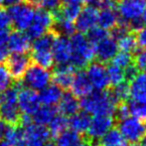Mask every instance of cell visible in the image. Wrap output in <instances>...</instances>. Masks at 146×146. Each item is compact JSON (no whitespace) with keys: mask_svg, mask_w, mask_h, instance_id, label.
Returning <instances> with one entry per match:
<instances>
[{"mask_svg":"<svg viewBox=\"0 0 146 146\" xmlns=\"http://www.w3.org/2000/svg\"><path fill=\"white\" fill-rule=\"evenodd\" d=\"M0 146H10L9 144H8L7 142H6V141H0Z\"/></svg>","mask_w":146,"mask_h":146,"instance_id":"680465c9","label":"cell"},{"mask_svg":"<svg viewBox=\"0 0 146 146\" xmlns=\"http://www.w3.org/2000/svg\"><path fill=\"white\" fill-rule=\"evenodd\" d=\"M10 26H11V19L8 10L0 7V29H8Z\"/></svg>","mask_w":146,"mask_h":146,"instance_id":"ee69618b","label":"cell"},{"mask_svg":"<svg viewBox=\"0 0 146 146\" xmlns=\"http://www.w3.org/2000/svg\"><path fill=\"white\" fill-rule=\"evenodd\" d=\"M115 121L113 116L111 115H94L92 118L90 124L88 126V133L86 135L94 142V146L98 141L110 130L111 127L114 126Z\"/></svg>","mask_w":146,"mask_h":146,"instance_id":"30bf717a","label":"cell"},{"mask_svg":"<svg viewBox=\"0 0 146 146\" xmlns=\"http://www.w3.org/2000/svg\"><path fill=\"white\" fill-rule=\"evenodd\" d=\"M110 35V34L108 30L100 27L98 25H96L88 31L86 36H87L88 40L90 41L92 45H96V44H98V42H100L102 40L106 39V37H108Z\"/></svg>","mask_w":146,"mask_h":146,"instance_id":"8d00e7d4","label":"cell"},{"mask_svg":"<svg viewBox=\"0 0 146 146\" xmlns=\"http://www.w3.org/2000/svg\"><path fill=\"white\" fill-rule=\"evenodd\" d=\"M8 52L12 54H24L31 49V39L27 34L22 31H13L9 34L8 42L6 45Z\"/></svg>","mask_w":146,"mask_h":146,"instance_id":"ac0fdd59","label":"cell"},{"mask_svg":"<svg viewBox=\"0 0 146 146\" xmlns=\"http://www.w3.org/2000/svg\"><path fill=\"white\" fill-rule=\"evenodd\" d=\"M75 146H94V142H92V141L87 136V135L83 134V137H82L81 141L78 142Z\"/></svg>","mask_w":146,"mask_h":146,"instance_id":"7dc6e473","label":"cell"},{"mask_svg":"<svg viewBox=\"0 0 146 146\" xmlns=\"http://www.w3.org/2000/svg\"><path fill=\"white\" fill-rule=\"evenodd\" d=\"M132 63L139 70H144L146 67V48H137L133 53Z\"/></svg>","mask_w":146,"mask_h":146,"instance_id":"f35d334b","label":"cell"},{"mask_svg":"<svg viewBox=\"0 0 146 146\" xmlns=\"http://www.w3.org/2000/svg\"><path fill=\"white\" fill-rule=\"evenodd\" d=\"M144 70H145V74H146V67H145V69H144Z\"/></svg>","mask_w":146,"mask_h":146,"instance_id":"6125c7cd","label":"cell"},{"mask_svg":"<svg viewBox=\"0 0 146 146\" xmlns=\"http://www.w3.org/2000/svg\"><path fill=\"white\" fill-rule=\"evenodd\" d=\"M17 92L15 88H8L3 94V102L0 106V117L8 125L20 126L21 110L17 102Z\"/></svg>","mask_w":146,"mask_h":146,"instance_id":"277c9868","label":"cell"},{"mask_svg":"<svg viewBox=\"0 0 146 146\" xmlns=\"http://www.w3.org/2000/svg\"><path fill=\"white\" fill-rule=\"evenodd\" d=\"M17 102L23 113L32 115L40 106L39 94L29 88H21L17 92Z\"/></svg>","mask_w":146,"mask_h":146,"instance_id":"5bb4252c","label":"cell"},{"mask_svg":"<svg viewBox=\"0 0 146 146\" xmlns=\"http://www.w3.org/2000/svg\"><path fill=\"white\" fill-rule=\"evenodd\" d=\"M123 72H124V79L125 81H127L128 83L132 82L133 80L135 79L137 75L140 73V70L136 67L133 63H131L130 65L127 66L125 69H123Z\"/></svg>","mask_w":146,"mask_h":146,"instance_id":"b9f144b4","label":"cell"},{"mask_svg":"<svg viewBox=\"0 0 146 146\" xmlns=\"http://www.w3.org/2000/svg\"><path fill=\"white\" fill-rule=\"evenodd\" d=\"M110 62L112 65H115L121 69H125L127 66L132 63V54L120 51L119 53H116L115 56L112 58Z\"/></svg>","mask_w":146,"mask_h":146,"instance_id":"74e56055","label":"cell"},{"mask_svg":"<svg viewBox=\"0 0 146 146\" xmlns=\"http://www.w3.org/2000/svg\"><path fill=\"white\" fill-rule=\"evenodd\" d=\"M72 53L73 50H72L71 41L68 37L62 36V35L55 37L52 47V54L54 62L57 65L69 64Z\"/></svg>","mask_w":146,"mask_h":146,"instance_id":"e0dca14e","label":"cell"},{"mask_svg":"<svg viewBox=\"0 0 146 146\" xmlns=\"http://www.w3.org/2000/svg\"><path fill=\"white\" fill-rule=\"evenodd\" d=\"M58 113V110L54 106H39L38 110L31 115L32 121L37 124L46 125L49 124L50 121L54 118Z\"/></svg>","mask_w":146,"mask_h":146,"instance_id":"83f0119b","label":"cell"},{"mask_svg":"<svg viewBox=\"0 0 146 146\" xmlns=\"http://www.w3.org/2000/svg\"><path fill=\"white\" fill-rule=\"evenodd\" d=\"M84 0H65V3H72V4H82Z\"/></svg>","mask_w":146,"mask_h":146,"instance_id":"f5cc1de1","label":"cell"},{"mask_svg":"<svg viewBox=\"0 0 146 146\" xmlns=\"http://www.w3.org/2000/svg\"><path fill=\"white\" fill-rule=\"evenodd\" d=\"M3 138H5V141L9 145L15 144L16 142L23 139V129H22V126L8 125Z\"/></svg>","mask_w":146,"mask_h":146,"instance_id":"d590c367","label":"cell"},{"mask_svg":"<svg viewBox=\"0 0 146 146\" xmlns=\"http://www.w3.org/2000/svg\"><path fill=\"white\" fill-rule=\"evenodd\" d=\"M40 4L43 9L54 13L61 7V0H42Z\"/></svg>","mask_w":146,"mask_h":146,"instance_id":"7bdbcfd3","label":"cell"},{"mask_svg":"<svg viewBox=\"0 0 146 146\" xmlns=\"http://www.w3.org/2000/svg\"><path fill=\"white\" fill-rule=\"evenodd\" d=\"M90 121H92V117L90 113H88L85 110H82L71 116V118L69 119V126L71 127L72 130L80 134H85V132L88 131Z\"/></svg>","mask_w":146,"mask_h":146,"instance_id":"484cf974","label":"cell"},{"mask_svg":"<svg viewBox=\"0 0 146 146\" xmlns=\"http://www.w3.org/2000/svg\"><path fill=\"white\" fill-rule=\"evenodd\" d=\"M23 139L28 146H44L51 139V134L45 125L30 123L24 126Z\"/></svg>","mask_w":146,"mask_h":146,"instance_id":"4fadbf2b","label":"cell"},{"mask_svg":"<svg viewBox=\"0 0 146 146\" xmlns=\"http://www.w3.org/2000/svg\"><path fill=\"white\" fill-rule=\"evenodd\" d=\"M8 13L11 19V25H13L16 30L24 32L27 31L32 23L35 9L31 4L21 2L16 5L10 6Z\"/></svg>","mask_w":146,"mask_h":146,"instance_id":"52a82bcc","label":"cell"},{"mask_svg":"<svg viewBox=\"0 0 146 146\" xmlns=\"http://www.w3.org/2000/svg\"><path fill=\"white\" fill-rule=\"evenodd\" d=\"M145 1H146V0H145Z\"/></svg>","mask_w":146,"mask_h":146,"instance_id":"be15d7a7","label":"cell"},{"mask_svg":"<svg viewBox=\"0 0 146 146\" xmlns=\"http://www.w3.org/2000/svg\"><path fill=\"white\" fill-rule=\"evenodd\" d=\"M96 146H129V142L122 136L116 126H113L98 141Z\"/></svg>","mask_w":146,"mask_h":146,"instance_id":"cb8c5ba5","label":"cell"},{"mask_svg":"<svg viewBox=\"0 0 146 146\" xmlns=\"http://www.w3.org/2000/svg\"><path fill=\"white\" fill-rule=\"evenodd\" d=\"M52 73L37 64H31L22 79L24 86L34 90H41L50 84Z\"/></svg>","mask_w":146,"mask_h":146,"instance_id":"8992f818","label":"cell"},{"mask_svg":"<svg viewBox=\"0 0 146 146\" xmlns=\"http://www.w3.org/2000/svg\"><path fill=\"white\" fill-rule=\"evenodd\" d=\"M75 70L70 64L65 65H57L52 73L53 83L60 87L62 90H70L71 84L73 82V78L75 75Z\"/></svg>","mask_w":146,"mask_h":146,"instance_id":"ffe728a7","label":"cell"},{"mask_svg":"<svg viewBox=\"0 0 146 146\" xmlns=\"http://www.w3.org/2000/svg\"><path fill=\"white\" fill-rule=\"evenodd\" d=\"M118 14L115 7H102L98 11V24L106 30H112L118 23Z\"/></svg>","mask_w":146,"mask_h":146,"instance_id":"7402d4cb","label":"cell"},{"mask_svg":"<svg viewBox=\"0 0 146 146\" xmlns=\"http://www.w3.org/2000/svg\"><path fill=\"white\" fill-rule=\"evenodd\" d=\"M55 37V32H48L43 36L35 39L34 43L31 46V59L35 62V64L48 70L51 69L55 63L52 54V47Z\"/></svg>","mask_w":146,"mask_h":146,"instance_id":"3957f363","label":"cell"},{"mask_svg":"<svg viewBox=\"0 0 146 146\" xmlns=\"http://www.w3.org/2000/svg\"><path fill=\"white\" fill-rule=\"evenodd\" d=\"M12 146H28V144L26 143V141L24 139H21V140H19L18 142H16L15 144H13Z\"/></svg>","mask_w":146,"mask_h":146,"instance_id":"db71d44e","label":"cell"},{"mask_svg":"<svg viewBox=\"0 0 146 146\" xmlns=\"http://www.w3.org/2000/svg\"><path fill=\"white\" fill-rule=\"evenodd\" d=\"M106 72H108V80H110V87H113V86L121 83V82H123L125 80L123 69L117 67V66H115V65L108 64V66H106Z\"/></svg>","mask_w":146,"mask_h":146,"instance_id":"e575fe53","label":"cell"},{"mask_svg":"<svg viewBox=\"0 0 146 146\" xmlns=\"http://www.w3.org/2000/svg\"><path fill=\"white\" fill-rule=\"evenodd\" d=\"M21 2H23V0H0V6L10 7V6L21 3Z\"/></svg>","mask_w":146,"mask_h":146,"instance_id":"c3c4849f","label":"cell"},{"mask_svg":"<svg viewBox=\"0 0 146 146\" xmlns=\"http://www.w3.org/2000/svg\"><path fill=\"white\" fill-rule=\"evenodd\" d=\"M98 7L96 5H87L82 8L79 16L75 20V27L81 33H87L90 28L98 24Z\"/></svg>","mask_w":146,"mask_h":146,"instance_id":"2e32d148","label":"cell"},{"mask_svg":"<svg viewBox=\"0 0 146 146\" xmlns=\"http://www.w3.org/2000/svg\"><path fill=\"white\" fill-rule=\"evenodd\" d=\"M92 86L88 80L85 70L76 71L71 84V92L77 98H84L92 92Z\"/></svg>","mask_w":146,"mask_h":146,"instance_id":"d6986e66","label":"cell"},{"mask_svg":"<svg viewBox=\"0 0 146 146\" xmlns=\"http://www.w3.org/2000/svg\"><path fill=\"white\" fill-rule=\"evenodd\" d=\"M6 128H7V124H6V123L3 121V119L0 117V139L4 137Z\"/></svg>","mask_w":146,"mask_h":146,"instance_id":"f907efd6","label":"cell"},{"mask_svg":"<svg viewBox=\"0 0 146 146\" xmlns=\"http://www.w3.org/2000/svg\"><path fill=\"white\" fill-rule=\"evenodd\" d=\"M104 1H108V2H114V3H116L118 0H104Z\"/></svg>","mask_w":146,"mask_h":146,"instance_id":"94428289","label":"cell"},{"mask_svg":"<svg viewBox=\"0 0 146 146\" xmlns=\"http://www.w3.org/2000/svg\"><path fill=\"white\" fill-rule=\"evenodd\" d=\"M116 43L118 50L122 51V52L130 53V54L134 53L138 48L135 33L132 32H127L121 37H119L116 40Z\"/></svg>","mask_w":146,"mask_h":146,"instance_id":"f1b7e54d","label":"cell"},{"mask_svg":"<svg viewBox=\"0 0 146 146\" xmlns=\"http://www.w3.org/2000/svg\"><path fill=\"white\" fill-rule=\"evenodd\" d=\"M2 102H3V94H1V92H0V106H1Z\"/></svg>","mask_w":146,"mask_h":146,"instance_id":"91938a15","label":"cell"},{"mask_svg":"<svg viewBox=\"0 0 146 146\" xmlns=\"http://www.w3.org/2000/svg\"><path fill=\"white\" fill-rule=\"evenodd\" d=\"M9 30L8 29H0V46L6 47L9 38Z\"/></svg>","mask_w":146,"mask_h":146,"instance_id":"bcb514c9","label":"cell"},{"mask_svg":"<svg viewBox=\"0 0 146 146\" xmlns=\"http://www.w3.org/2000/svg\"><path fill=\"white\" fill-rule=\"evenodd\" d=\"M84 2H85V3H87V4H88V5H96V6H98L100 0H84Z\"/></svg>","mask_w":146,"mask_h":146,"instance_id":"816d5d0a","label":"cell"},{"mask_svg":"<svg viewBox=\"0 0 146 146\" xmlns=\"http://www.w3.org/2000/svg\"><path fill=\"white\" fill-rule=\"evenodd\" d=\"M117 128L128 142L135 143L146 136V122L133 116H128L116 123Z\"/></svg>","mask_w":146,"mask_h":146,"instance_id":"5b68a950","label":"cell"},{"mask_svg":"<svg viewBox=\"0 0 146 146\" xmlns=\"http://www.w3.org/2000/svg\"><path fill=\"white\" fill-rule=\"evenodd\" d=\"M59 106L57 108L58 112L65 116H72L78 111H80V102L77 96H75L71 92L67 90L64 92L61 100L58 102Z\"/></svg>","mask_w":146,"mask_h":146,"instance_id":"44dd1931","label":"cell"},{"mask_svg":"<svg viewBox=\"0 0 146 146\" xmlns=\"http://www.w3.org/2000/svg\"><path fill=\"white\" fill-rule=\"evenodd\" d=\"M110 90L113 98L116 100L118 104L120 102H126L130 96V90H129V83L127 81H123L117 85L110 87Z\"/></svg>","mask_w":146,"mask_h":146,"instance_id":"4dcf8cb0","label":"cell"},{"mask_svg":"<svg viewBox=\"0 0 146 146\" xmlns=\"http://www.w3.org/2000/svg\"><path fill=\"white\" fill-rule=\"evenodd\" d=\"M53 25H54L53 14L41 8V9L35 10L34 18L29 28L27 29L26 34L31 40H35L46 33L50 32V30L53 28Z\"/></svg>","mask_w":146,"mask_h":146,"instance_id":"ba28073f","label":"cell"},{"mask_svg":"<svg viewBox=\"0 0 146 146\" xmlns=\"http://www.w3.org/2000/svg\"><path fill=\"white\" fill-rule=\"evenodd\" d=\"M8 56V50L6 47L0 46V64H2Z\"/></svg>","mask_w":146,"mask_h":146,"instance_id":"681fc988","label":"cell"},{"mask_svg":"<svg viewBox=\"0 0 146 146\" xmlns=\"http://www.w3.org/2000/svg\"><path fill=\"white\" fill-rule=\"evenodd\" d=\"M69 127V119L63 114L56 115L49 123V131L52 138H57L62 132Z\"/></svg>","mask_w":146,"mask_h":146,"instance_id":"f546056e","label":"cell"},{"mask_svg":"<svg viewBox=\"0 0 146 146\" xmlns=\"http://www.w3.org/2000/svg\"><path fill=\"white\" fill-rule=\"evenodd\" d=\"M44 146H56V144H55L54 142H53V141H51V140H49L48 142L46 143V144H45Z\"/></svg>","mask_w":146,"mask_h":146,"instance_id":"6f0895ef","label":"cell"},{"mask_svg":"<svg viewBox=\"0 0 146 146\" xmlns=\"http://www.w3.org/2000/svg\"><path fill=\"white\" fill-rule=\"evenodd\" d=\"M72 57L69 64L74 68L75 71L85 70L88 64L94 60V45L88 40L84 33H74L71 36Z\"/></svg>","mask_w":146,"mask_h":146,"instance_id":"7a4b0ae2","label":"cell"},{"mask_svg":"<svg viewBox=\"0 0 146 146\" xmlns=\"http://www.w3.org/2000/svg\"><path fill=\"white\" fill-rule=\"evenodd\" d=\"M117 51L118 47L116 40L110 35L106 39L94 45V57H96L94 59H96V62L108 65L115 56Z\"/></svg>","mask_w":146,"mask_h":146,"instance_id":"9a60e30c","label":"cell"},{"mask_svg":"<svg viewBox=\"0 0 146 146\" xmlns=\"http://www.w3.org/2000/svg\"><path fill=\"white\" fill-rule=\"evenodd\" d=\"M86 69H87L86 74H87L92 88L100 90L110 88V80H108V72H106V65L96 61L88 64Z\"/></svg>","mask_w":146,"mask_h":146,"instance_id":"8fae6325","label":"cell"},{"mask_svg":"<svg viewBox=\"0 0 146 146\" xmlns=\"http://www.w3.org/2000/svg\"><path fill=\"white\" fill-rule=\"evenodd\" d=\"M11 79L7 68L4 65L0 64V92L7 90L11 86Z\"/></svg>","mask_w":146,"mask_h":146,"instance_id":"ab89813d","label":"cell"},{"mask_svg":"<svg viewBox=\"0 0 146 146\" xmlns=\"http://www.w3.org/2000/svg\"><path fill=\"white\" fill-rule=\"evenodd\" d=\"M82 137L83 134L74 130H65L56 138V146H75L81 141Z\"/></svg>","mask_w":146,"mask_h":146,"instance_id":"1f68e13d","label":"cell"},{"mask_svg":"<svg viewBox=\"0 0 146 146\" xmlns=\"http://www.w3.org/2000/svg\"><path fill=\"white\" fill-rule=\"evenodd\" d=\"M118 104L116 100L108 90H92L90 94L82 98L80 100V108L94 115H111L115 111Z\"/></svg>","mask_w":146,"mask_h":146,"instance_id":"6da1fadb","label":"cell"},{"mask_svg":"<svg viewBox=\"0 0 146 146\" xmlns=\"http://www.w3.org/2000/svg\"><path fill=\"white\" fill-rule=\"evenodd\" d=\"M82 8H83L82 7V4L65 3L57 11H55L52 14H53V17H54V20L64 19V20H68V21L75 22V20L77 19L80 12H81Z\"/></svg>","mask_w":146,"mask_h":146,"instance_id":"4316f807","label":"cell"},{"mask_svg":"<svg viewBox=\"0 0 146 146\" xmlns=\"http://www.w3.org/2000/svg\"><path fill=\"white\" fill-rule=\"evenodd\" d=\"M145 7V0H118L115 5L119 20L125 23L141 18Z\"/></svg>","mask_w":146,"mask_h":146,"instance_id":"9c48e42d","label":"cell"},{"mask_svg":"<svg viewBox=\"0 0 146 146\" xmlns=\"http://www.w3.org/2000/svg\"><path fill=\"white\" fill-rule=\"evenodd\" d=\"M28 4H31V5H36V4H40L42 0H26Z\"/></svg>","mask_w":146,"mask_h":146,"instance_id":"11a10c76","label":"cell"},{"mask_svg":"<svg viewBox=\"0 0 146 146\" xmlns=\"http://www.w3.org/2000/svg\"><path fill=\"white\" fill-rule=\"evenodd\" d=\"M127 106L131 115L146 122V102H138L131 98L127 100Z\"/></svg>","mask_w":146,"mask_h":146,"instance_id":"d6a6232c","label":"cell"},{"mask_svg":"<svg viewBox=\"0 0 146 146\" xmlns=\"http://www.w3.org/2000/svg\"><path fill=\"white\" fill-rule=\"evenodd\" d=\"M38 94L40 104H43L44 106H54L61 100L63 96V90L55 84H52L41 90L40 94Z\"/></svg>","mask_w":146,"mask_h":146,"instance_id":"603a6c76","label":"cell"},{"mask_svg":"<svg viewBox=\"0 0 146 146\" xmlns=\"http://www.w3.org/2000/svg\"><path fill=\"white\" fill-rule=\"evenodd\" d=\"M31 65V57L24 54H15L13 53L6 58V65L8 73L10 77L14 79V81H21L24 77V74L27 71L28 67Z\"/></svg>","mask_w":146,"mask_h":146,"instance_id":"7c38bea8","label":"cell"},{"mask_svg":"<svg viewBox=\"0 0 146 146\" xmlns=\"http://www.w3.org/2000/svg\"><path fill=\"white\" fill-rule=\"evenodd\" d=\"M129 110H128V106H127V102H120V104H117L115 111L113 113V118L115 121V124L118 121L122 120V119L126 118L129 116Z\"/></svg>","mask_w":146,"mask_h":146,"instance_id":"60d3db41","label":"cell"},{"mask_svg":"<svg viewBox=\"0 0 146 146\" xmlns=\"http://www.w3.org/2000/svg\"><path fill=\"white\" fill-rule=\"evenodd\" d=\"M130 96L138 102H146V74L139 73L129 85Z\"/></svg>","mask_w":146,"mask_h":146,"instance_id":"d4e9b609","label":"cell"},{"mask_svg":"<svg viewBox=\"0 0 146 146\" xmlns=\"http://www.w3.org/2000/svg\"><path fill=\"white\" fill-rule=\"evenodd\" d=\"M141 19H142L143 23H144V25L146 26V7H145L144 11H143L142 15H141Z\"/></svg>","mask_w":146,"mask_h":146,"instance_id":"9f6ffc18","label":"cell"},{"mask_svg":"<svg viewBox=\"0 0 146 146\" xmlns=\"http://www.w3.org/2000/svg\"><path fill=\"white\" fill-rule=\"evenodd\" d=\"M136 36L137 45L140 48H146V26L140 29L137 33H135Z\"/></svg>","mask_w":146,"mask_h":146,"instance_id":"f6af8a7d","label":"cell"},{"mask_svg":"<svg viewBox=\"0 0 146 146\" xmlns=\"http://www.w3.org/2000/svg\"><path fill=\"white\" fill-rule=\"evenodd\" d=\"M53 28L55 29L54 31L55 33H58L59 35L66 36V37L72 36V35L76 32L75 23L72 21H68V20H64V19L54 20Z\"/></svg>","mask_w":146,"mask_h":146,"instance_id":"836d02e7","label":"cell"}]
</instances>
